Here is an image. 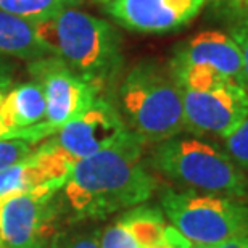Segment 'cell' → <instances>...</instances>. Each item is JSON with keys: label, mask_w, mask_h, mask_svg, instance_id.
<instances>
[{"label": "cell", "mask_w": 248, "mask_h": 248, "mask_svg": "<svg viewBox=\"0 0 248 248\" xmlns=\"http://www.w3.org/2000/svg\"><path fill=\"white\" fill-rule=\"evenodd\" d=\"M142 145L129 131L115 145L74 163L60 190L74 216L100 219L152 197L156 181L142 163Z\"/></svg>", "instance_id": "obj_1"}, {"label": "cell", "mask_w": 248, "mask_h": 248, "mask_svg": "<svg viewBox=\"0 0 248 248\" xmlns=\"http://www.w3.org/2000/svg\"><path fill=\"white\" fill-rule=\"evenodd\" d=\"M34 26L52 57L60 58L100 91L121 73L124 64L121 36L107 19L74 7Z\"/></svg>", "instance_id": "obj_2"}, {"label": "cell", "mask_w": 248, "mask_h": 248, "mask_svg": "<svg viewBox=\"0 0 248 248\" xmlns=\"http://www.w3.org/2000/svg\"><path fill=\"white\" fill-rule=\"evenodd\" d=\"M118 111L143 142H163L186 131L182 93L170 66L140 60L118 87Z\"/></svg>", "instance_id": "obj_3"}, {"label": "cell", "mask_w": 248, "mask_h": 248, "mask_svg": "<svg viewBox=\"0 0 248 248\" xmlns=\"http://www.w3.org/2000/svg\"><path fill=\"white\" fill-rule=\"evenodd\" d=\"M152 165L170 179L192 190L226 197H245L248 177L231 155L195 137H171L158 142Z\"/></svg>", "instance_id": "obj_4"}, {"label": "cell", "mask_w": 248, "mask_h": 248, "mask_svg": "<svg viewBox=\"0 0 248 248\" xmlns=\"http://www.w3.org/2000/svg\"><path fill=\"white\" fill-rule=\"evenodd\" d=\"M161 206L171 226L195 247L248 237V206L232 197L166 188Z\"/></svg>", "instance_id": "obj_5"}, {"label": "cell", "mask_w": 248, "mask_h": 248, "mask_svg": "<svg viewBox=\"0 0 248 248\" xmlns=\"http://www.w3.org/2000/svg\"><path fill=\"white\" fill-rule=\"evenodd\" d=\"M62 188L42 186L0 198V248H44L55 221Z\"/></svg>", "instance_id": "obj_6"}, {"label": "cell", "mask_w": 248, "mask_h": 248, "mask_svg": "<svg viewBox=\"0 0 248 248\" xmlns=\"http://www.w3.org/2000/svg\"><path fill=\"white\" fill-rule=\"evenodd\" d=\"M186 131L224 139L248 116V91L231 78L205 89L181 87Z\"/></svg>", "instance_id": "obj_7"}, {"label": "cell", "mask_w": 248, "mask_h": 248, "mask_svg": "<svg viewBox=\"0 0 248 248\" xmlns=\"http://www.w3.org/2000/svg\"><path fill=\"white\" fill-rule=\"evenodd\" d=\"M28 69L32 81L42 87L46 95L47 111L44 123L53 134L91 107L102 92L57 57L50 55L29 62Z\"/></svg>", "instance_id": "obj_8"}, {"label": "cell", "mask_w": 248, "mask_h": 248, "mask_svg": "<svg viewBox=\"0 0 248 248\" xmlns=\"http://www.w3.org/2000/svg\"><path fill=\"white\" fill-rule=\"evenodd\" d=\"M127 132L129 129L116 105L98 95L91 107L62 126L55 137L48 140L76 163L115 145Z\"/></svg>", "instance_id": "obj_9"}, {"label": "cell", "mask_w": 248, "mask_h": 248, "mask_svg": "<svg viewBox=\"0 0 248 248\" xmlns=\"http://www.w3.org/2000/svg\"><path fill=\"white\" fill-rule=\"evenodd\" d=\"M208 0H111L105 10L129 31L160 34L190 23Z\"/></svg>", "instance_id": "obj_10"}, {"label": "cell", "mask_w": 248, "mask_h": 248, "mask_svg": "<svg viewBox=\"0 0 248 248\" xmlns=\"http://www.w3.org/2000/svg\"><path fill=\"white\" fill-rule=\"evenodd\" d=\"M186 66L211 68L245 86L242 52L229 32L202 31L179 44L172 52L170 68Z\"/></svg>", "instance_id": "obj_11"}, {"label": "cell", "mask_w": 248, "mask_h": 248, "mask_svg": "<svg viewBox=\"0 0 248 248\" xmlns=\"http://www.w3.org/2000/svg\"><path fill=\"white\" fill-rule=\"evenodd\" d=\"M74 161L50 140L37 147L26 160L0 171V198L42 186L63 187Z\"/></svg>", "instance_id": "obj_12"}, {"label": "cell", "mask_w": 248, "mask_h": 248, "mask_svg": "<svg viewBox=\"0 0 248 248\" xmlns=\"http://www.w3.org/2000/svg\"><path fill=\"white\" fill-rule=\"evenodd\" d=\"M47 102L37 82H24L10 87L0 98V118L8 132L36 126L46 120Z\"/></svg>", "instance_id": "obj_13"}, {"label": "cell", "mask_w": 248, "mask_h": 248, "mask_svg": "<svg viewBox=\"0 0 248 248\" xmlns=\"http://www.w3.org/2000/svg\"><path fill=\"white\" fill-rule=\"evenodd\" d=\"M0 57L32 62L50 57V52L41 42L32 23L0 10Z\"/></svg>", "instance_id": "obj_14"}, {"label": "cell", "mask_w": 248, "mask_h": 248, "mask_svg": "<svg viewBox=\"0 0 248 248\" xmlns=\"http://www.w3.org/2000/svg\"><path fill=\"white\" fill-rule=\"evenodd\" d=\"M78 3L79 0H0V10L36 24L55 18Z\"/></svg>", "instance_id": "obj_15"}, {"label": "cell", "mask_w": 248, "mask_h": 248, "mask_svg": "<svg viewBox=\"0 0 248 248\" xmlns=\"http://www.w3.org/2000/svg\"><path fill=\"white\" fill-rule=\"evenodd\" d=\"M226 152L242 170L248 171V116L224 137Z\"/></svg>", "instance_id": "obj_16"}, {"label": "cell", "mask_w": 248, "mask_h": 248, "mask_svg": "<svg viewBox=\"0 0 248 248\" xmlns=\"http://www.w3.org/2000/svg\"><path fill=\"white\" fill-rule=\"evenodd\" d=\"M34 150V143L24 139H0V171L26 160Z\"/></svg>", "instance_id": "obj_17"}, {"label": "cell", "mask_w": 248, "mask_h": 248, "mask_svg": "<svg viewBox=\"0 0 248 248\" xmlns=\"http://www.w3.org/2000/svg\"><path fill=\"white\" fill-rule=\"evenodd\" d=\"M231 37L234 39L242 52V60H244V84L248 91V10L247 13H242L237 16L234 24L231 26Z\"/></svg>", "instance_id": "obj_18"}, {"label": "cell", "mask_w": 248, "mask_h": 248, "mask_svg": "<svg viewBox=\"0 0 248 248\" xmlns=\"http://www.w3.org/2000/svg\"><path fill=\"white\" fill-rule=\"evenodd\" d=\"M55 248H100V239L92 234L71 235L68 239L57 242Z\"/></svg>", "instance_id": "obj_19"}, {"label": "cell", "mask_w": 248, "mask_h": 248, "mask_svg": "<svg viewBox=\"0 0 248 248\" xmlns=\"http://www.w3.org/2000/svg\"><path fill=\"white\" fill-rule=\"evenodd\" d=\"M208 2H211L221 12L237 15V16L245 10V0H208Z\"/></svg>", "instance_id": "obj_20"}, {"label": "cell", "mask_w": 248, "mask_h": 248, "mask_svg": "<svg viewBox=\"0 0 248 248\" xmlns=\"http://www.w3.org/2000/svg\"><path fill=\"white\" fill-rule=\"evenodd\" d=\"M13 84V66L5 57H0V92H5Z\"/></svg>", "instance_id": "obj_21"}, {"label": "cell", "mask_w": 248, "mask_h": 248, "mask_svg": "<svg viewBox=\"0 0 248 248\" xmlns=\"http://www.w3.org/2000/svg\"><path fill=\"white\" fill-rule=\"evenodd\" d=\"M193 247H195V245H193ZM195 248H248V237L229 240V242H226V244L213 245V247H195Z\"/></svg>", "instance_id": "obj_22"}, {"label": "cell", "mask_w": 248, "mask_h": 248, "mask_svg": "<svg viewBox=\"0 0 248 248\" xmlns=\"http://www.w3.org/2000/svg\"><path fill=\"white\" fill-rule=\"evenodd\" d=\"M176 248H195L193 247L190 242H188L186 237H182V235H179V239H177V245H176Z\"/></svg>", "instance_id": "obj_23"}, {"label": "cell", "mask_w": 248, "mask_h": 248, "mask_svg": "<svg viewBox=\"0 0 248 248\" xmlns=\"http://www.w3.org/2000/svg\"><path fill=\"white\" fill-rule=\"evenodd\" d=\"M2 93L3 92H0V98H2ZM5 134H8V129L5 127V124H3V121H2V118H0V139H2Z\"/></svg>", "instance_id": "obj_24"}, {"label": "cell", "mask_w": 248, "mask_h": 248, "mask_svg": "<svg viewBox=\"0 0 248 248\" xmlns=\"http://www.w3.org/2000/svg\"><path fill=\"white\" fill-rule=\"evenodd\" d=\"M97 2H100V3L105 5V3H108V2H111V0H97Z\"/></svg>", "instance_id": "obj_25"}, {"label": "cell", "mask_w": 248, "mask_h": 248, "mask_svg": "<svg viewBox=\"0 0 248 248\" xmlns=\"http://www.w3.org/2000/svg\"><path fill=\"white\" fill-rule=\"evenodd\" d=\"M245 8L248 10V0H245Z\"/></svg>", "instance_id": "obj_26"}]
</instances>
